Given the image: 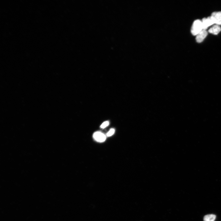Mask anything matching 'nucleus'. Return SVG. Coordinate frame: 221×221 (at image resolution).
I'll list each match as a JSON object with an SVG mask.
<instances>
[{"mask_svg": "<svg viewBox=\"0 0 221 221\" xmlns=\"http://www.w3.org/2000/svg\"><path fill=\"white\" fill-rule=\"evenodd\" d=\"M203 30L201 21L198 20L193 22L191 29V32L193 35L196 36Z\"/></svg>", "mask_w": 221, "mask_h": 221, "instance_id": "1", "label": "nucleus"}, {"mask_svg": "<svg viewBox=\"0 0 221 221\" xmlns=\"http://www.w3.org/2000/svg\"><path fill=\"white\" fill-rule=\"evenodd\" d=\"M203 29L206 30L210 26L214 24V22L211 17L207 18H204L202 20Z\"/></svg>", "mask_w": 221, "mask_h": 221, "instance_id": "2", "label": "nucleus"}, {"mask_svg": "<svg viewBox=\"0 0 221 221\" xmlns=\"http://www.w3.org/2000/svg\"><path fill=\"white\" fill-rule=\"evenodd\" d=\"M214 24L221 25V12H215L211 14V16Z\"/></svg>", "mask_w": 221, "mask_h": 221, "instance_id": "3", "label": "nucleus"}, {"mask_svg": "<svg viewBox=\"0 0 221 221\" xmlns=\"http://www.w3.org/2000/svg\"><path fill=\"white\" fill-rule=\"evenodd\" d=\"M93 138L96 141L100 143L105 141L106 138L104 134L99 132H96L94 133Z\"/></svg>", "mask_w": 221, "mask_h": 221, "instance_id": "4", "label": "nucleus"}, {"mask_svg": "<svg viewBox=\"0 0 221 221\" xmlns=\"http://www.w3.org/2000/svg\"><path fill=\"white\" fill-rule=\"evenodd\" d=\"M207 35L208 32L206 30H203L196 35V40L197 42L198 43L202 42Z\"/></svg>", "mask_w": 221, "mask_h": 221, "instance_id": "5", "label": "nucleus"}, {"mask_svg": "<svg viewBox=\"0 0 221 221\" xmlns=\"http://www.w3.org/2000/svg\"><path fill=\"white\" fill-rule=\"evenodd\" d=\"M221 31L220 27L218 25H215L209 30V32L211 34L217 35Z\"/></svg>", "mask_w": 221, "mask_h": 221, "instance_id": "6", "label": "nucleus"}, {"mask_svg": "<svg viewBox=\"0 0 221 221\" xmlns=\"http://www.w3.org/2000/svg\"><path fill=\"white\" fill-rule=\"evenodd\" d=\"M216 218V216L211 214L205 216L204 218V221H214Z\"/></svg>", "mask_w": 221, "mask_h": 221, "instance_id": "7", "label": "nucleus"}, {"mask_svg": "<svg viewBox=\"0 0 221 221\" xmlns=\"http://www.w3.org/2000/svg\"><path fill=\"white\" fill-rule=\"evenodd\" d=\"M115 132V130L114 129L112 128L110 129L109 131L107 134V136L108 137L111 136L114 134Z\"/></svg>", "mask_w": 221, "mask_h": 221, "instance_id": "8", "label": "nucleus"}, {"mask_svg": "<svg viewBox=\"0 0 221 221\" xmlns=\"http://www.w3.org/2000/svg\"><path fill=\"white\" fill-rule=\"evenodd\" d=\"M109 124V122L108 121H106L104 122L100 126V127L102 128H104L107 127Z\"/></svg>", "mask_w": 221, "mask_h": 221, "instance_id": "9", "label": "nucleus"}]
</instances>
